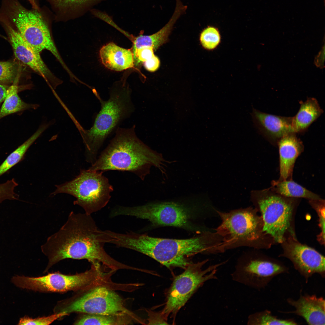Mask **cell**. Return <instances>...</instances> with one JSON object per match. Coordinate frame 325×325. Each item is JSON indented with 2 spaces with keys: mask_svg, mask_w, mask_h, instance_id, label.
<instances>
[{
  "mask_svg": "<svg viewBox=\"0 0 325 325\" xmlns=\"http://www.w3.org/2000/svg\"><path fill=\"white\" fill-rule=\"evenodd\" d=\"M296 134L294 132L289 133L277 143L279 154V180L291 179L296 160L303 151V143Z\"/></svg>",
  "mask_w": 325,
  "mask_h": 325,
  "instance_id": "ac0fdd59",
  "label": "cell"
},
{
  "mask_svg": "<svg viewBox=\"0 0 325 325\" xmlns=\"http://www.w3.org/2000/svg\"><path fill=\"white\" fill-rule=\"evenodd\" d=\"M299 104V109L292 119L293 130L296 134L305 132L323 113L317 101L314 98H308L305 102L300 101Z\"/></svg>",
  "mask_w": 325,
  "mask_h": 325,
  "instance_id": "ffe728a7",
  "label": "cell"
},
{
  "mask_svg": "<svg viewBox=\"0 0 325 325\" xmlns=\"http://www.w3.org/2000/svg\"><path fill=\"white\" fill-rule=\"evenodd\" d=\"M11 85L0 84V104L6 98Z\"/></svg>",
  "mask_w": 325,
  "mask_h": 325,
  "instance_id": "e575fe53",
  "label": "cell"
},
{
  "mask_svg": "<svg viewBox=\"0 0 325 325\" xmlns=\"http://www.w3.org/2000/svg\"><path fill=\"white\" fill-rule=\"evenodd\" d=\"M293 319H282L273 315L267 310L255 312L249 315L248 317L247 324L259 325H297Z\"/></svg>",
  "mask_w": 325,
  "mask_h": 325,
  "instance_id": "d4e9b609",
  "label": "cell"
},
{
  "mask_svg": "<svg viewBox=\"0 0 325 325\" xmlns=\"http://www.w3.org/2000/svg\"><path fill=\"white\" fill-rule=\"evenodd\" d=\"M197 200L192 197L150 202L135 206H120L117 208L116 214L146 219L156 226H172L193 230Z\"/></svg>",
  "mask_w": 325,
  "mask_h": 325,
  "instance_id": "8992f818",
  "label": "cell"
},
{
  "mask_svg": "<svg viewBox=\"0 0 325 325\" xmlns=\"http://www.w3.org/2000/svg\"><path fill=\"white\" fill-rule=\"evenodd\" d=\"M218 213L221 222L216 229L215 233L221 238L224 250L251 246L260 237V219L252 208Z\"/></svg>",
  "mask_w": 325,
  "mask_h": 325,
  "instance_id": "7c38bea8",
  "label": "cell"
},
{
  "mask_svg": "<svg viewBox=\"0 0 325 325\" xmlns=\"http://www.w3.org/2000/svg\"><path fill=\"white\" fill-rule=\"evenodd\" d=\"M53 121L43 123L36 132L12 152L0 165V176L7 172L23 158L27 150L36 140L51 125Z\"/></svg>",
  "mask_w": 325,
  "mask_h": 325,
  "instance_id": "cb8c5ba5",
  "label": "cell"
},
{
  "mask_svg": "<svg viewBox=\"0 0 325 325\" xmlns=\"http://www.w3.org/2000/svg\"><path fill=\"white\" fill-rule=\"evenodd\" d=\"M208 260L192 263L181 274L174 278L169 291L164 307L161 312L167 319L171 314H176L186 303L192 295L204 283L217 279L216 274L218 267L226 262L212 265L203 269Z\"/></svg>",
  "mask_w": 325,
  "mask_h": 325,
  "instance_id": "8fae6325",
  "label": "cell"
},
{
  "mask_svg": "<svg viewBox=\"0 0 325 325\" xmlns=\"http://www.w3.org/2000/svg\"><path fill=\"white\" fill-rule=\"evenodd\" d=\"M148 313V324H168L166 319L161 314L150 311H147Z\"/></svg>",
  "mask_w": 325,
  "mask_h": 325,
  "instance_id": "d6a6232c",
  "label": "cell"
},
{
  "mask_svg": "<svg viewBox=\"0 0 325 325\" xmlns=\"http://www.w3.org/2000/svg\"><path fill=\"white\" fill-rule=\"evenodd\" d=\"M79 293L60 301L56 306L55 313L64 312L101 314L125 313L136 316L128 310L123 299L113 290L100 285L79 291Z\"/></svg>",
  "mask_w": 325,
  "mask_h": 325,
  "instance_id": "ba28073f",
  "label": "cell"
},
{
  "mask_svg": "<svg viewBox=\"0 0 325 325\" xmlns=\"http://www.w3.org/2000/svg\"><path fill=\"white\" fill-rule=\"evenodd\" d=\"M95 94L100 102L101 110L91 127L88 130H80L87 161L92 164L97 159L98 152L107 137L119 123L130 115L134 109L128 91L113 92L107 101Z\"/></svg>",
  "mask_w": 325,
  "mask_h": 325,
  "instance_id": "5b68a950",
  "label": "cell"
},
{
  "mask_svg": "<svg viewBox=\"0 0 325 325\" xmlns=\"http://www.w3.org/2000/svg\"><path fill=\"white\" fill-rule=\"evenodd\" d=\"M288 270L277 262L246 256L238 260L231 277L235 282L260 289L265 288L274 277L287 273Z\"/></svg>",
  "mask_w": 325,
  "mask_h": 325,
  "instance_id": "4fadbf2b",
  "label": "cell"
},
{
  "mask_svg": "<svg viewBox=\"0 0 325 325\" xmlns=\"http://www.w3.org/2000/svg\"><path fill=\"white\" fill-rule=\"evenodd\" d=\"M0 23L7 29L16 57L50 82L54 88L60 85V81L54 76L47 67L40 53L29 46L20 34L11 26L5 23Z\"/></svg>",
  "mask_w": 325,
  "mask_h": 325,
  "instance_id": "5bb4252c",
  "label": "cell"
},
{
  "mask_svg": "<svg viewBox=\"0 0 325 325\" xmlns=\"http://www.w3.org/2000/svg\"><path fill=\"white\" fill-rule=\"evenodd\" d=\"M68 314L64 312L54 313L53 314L46 317L32 318L27 317L21 318L19 325H49L58 319Z\"/></svg>",
  "mask_w": 325,
  "mask_h": 325,
  "instance_id": "f1b7e54d",
  "label": "cell"
},
{
  "mask_svg": "<svg viewBox=\"0 0 325 325\" xmlns=\"http://www.w3.org/2000/svg\"><path fill=\"white\" fill-rule=\"evenodd\" d=\"M17 65L11 61H0V84L11 85L18 74Z\"/></svg>",
  "mask_w": 325,
  "mask_h": 325,
  "instance_id": "4316f807",
  "label": "cell"
},
{
  "mask_svg": "<svg viewBox=\"0 0 325 325\" xmlns=\"http://www.w3.org/2000/svg\"><path fill=\"white\" fill-rule=\"evenodd\" d=\"M31 4L33 9L40 10L35 0H27Z\"/></svg>",
  "mask_w": 325,
  "mask_h": 325,
  "instance_id": "d590c367",
  "label": "cell"
},
{
  "mask_svg": "<svg viewBox=\"0 0 325 325\" xmlns=\"http://www.w3.org/2000/svg\"><path fill=\"white\" fill-rule=\"evenodd\" d=\"M18 185L14 178L0 184V202L7 199L17 200L18 195L15 193L14 190Z\"/></svg>",
  "mask_w": 325,
  "mask_h": 325,
  "instance_id": "f546056e",
  "label": "cell"
},
{
  "mask_svg": "<svg viewBox=\"0 0 325 325\" xmlns=\"http://www.w3.org/2000/svg\"><path fill=\"white\" fill-rule=\"evenodd\" d=\"M160 62L158 57L154 55L152 57L144 63L145 68L150 72H154L159 68Z\"/></svg>",
  "mask_w": 325,
  "mask_h": 325,
  "instance_id": "836d02e7",
  "label": "cell"
},
{
  "mask_svg": "<svg viewBox=\"0 0 325 325\" xmlns=\"http://www.w3.org/2000/svg\"><path fill=\"white\" fill-rule=\"evenodd\" d=\"M270 188L283 196L292 198H303L310 200L322 199L317 195L307 189L291 179L273 181Z\"/></svg>",
  "mask_w": 325,
  "mask_h": 325,
  "instance_id": "603a6c76",
  "label": "cell"
},
{
  "mask_svg": "<svg viewBox=\"0 0 325 325\" xmlns=\"http://www.w3.org/2000/svg\"><path fill=\"white\" fill-rule=\"evenodd\" d=\"M287 301L295 310L286 313L302 317L309 325L325 324V301L323 297L301 293L298 300L288 298Z\"/></svg>",
  "mask_w": 325,
  "mask_h": 325,
  "instance_id": "e0dca14e",
  "label": "cell"
},
{
  "mask_svg": "<svg viewBox=\"0 0 325 325\" xmlns=\"http://www.w3.org/2000/svg\"><path fill=\"white\" fill-rule=\"evenodd\" d=\"M251 197L261 213L262 231L271 235L277 242L282 243L290 224L292 198L283 196L270 188L253 190L251 192Z\"/></svg>",
  "mask_w": 325,
  "mask_h": 325,
  "instance_id": "30bf717a",
  "label": "cell"
},
{
  "mask_svg": "<svg viewBox=\"0 0 325 325\" xmlns=\"http://www.w3.org/2000/svg\"><path fill=\"white\" fill-rule=\"evenodd\" d=\"M108 239L106 231L99 229L91 215L72 211L65 224L41 246L48 260L46 270L62 260L71 258L85 259L92 265L115 270L120 263L104 249Z\"/></svg>",
  "mask_w": 325,
  "mask_h": 325,
  "instance_id": "6da1fadb",
  "label": "cell"
},
{
  "mask_svg": "<svg viewBox=\"0 0 325 325\" xmlns=\"http://www.w3.org/2000/svg\"><path fill=\"white\" fill-rule=\"evenodd\" d=\"M115 243L147 255L168 268L185 269L191 263L189 257L201 253H214L217 242L213 234L204 233L186 239L153 237L130 231L118 233Z\"/></svg>",
  "mask_w": 325,
  "mask_h": 325,
  "instance_id": "7a4b0ae2",
  "label": "cell"
},
{
  "mask_svg": "<svg viewBox=\"0 0 325 325\" xmlns=\"http://www.w3.org/2000/svg\"><path fill=\"white\" fill-rule=\"evenodd\" d=\"M169 162L162 154L150 149L137 137L134 125L118 128L114 137L88 169L103 172H129L143 180L152 166L165 174L166 164Z\"/></svg>",
  "mask_w": 325,
  "mask_h": 325,
  "instance_id": "3957f363",
  "label": "cell"
},
{
  "mask_svg": "<svg viewBox=\"0 0 325 325\" xmlns=\"http://www.w3.org/2000/svg\"><path fill=\"white\" fill-rule=\"evenodd\" d=\"M45 19L40 10L27 9L18 0L2 1L0 22L15 26V30L33 50L40 53L44 50L49 51L67 70L68 68L57 49Z\"/></svg>",
  "mask_w": 325,
  "mask_h": 325,
  "instance_id": "277c9868",
  "label": "cell"
},
{
  "mask_svg": "<svg viewBox=\"0 0 325 325\" xmlns=\"http://www.w3.org/2000/svg\"><path fill=\"white\" fill-rule=\"evenodd\" d=\"M287 256L306 282L315 273L325 277V257L311 248L295 243L291 247Z\"/></svg>",
  "mask_w": 325,
  "mask_h": 325,
  "instance_id": "9a60e30c",
  "label": "cell"
},
{
  "mask_svg": "<svg viewBox=\"0 0 325 325\" xmlns=\"http://www.w3.org/2000/svg\"><path fill=\"white\" fill-rule=\"evenodd\" d=\"M107 0H51L54 5L62 10H87Z\"/></svg>",
  "mask_w": 325,
  "mask_h": 325,
  "instance_id": "484cf974",
  "label": "cell"
},
{
  "mask_svg": "<svg viewBox=\"0 0 325 325\" xmlns=\"http://www.w3.org/2000/svg\"><path fill=\"white\" fill-rule=\"evenodd\" d=\"M103 172L82 170L76 178L69 181L56 186L51 194L67 193L74 196V205L82 207L85 213L91 215L104 208L109 202L113 190Z\"/></svg>",
  "mask_w": 325,
  "mask_h": 325,
  "instance_id": "52a82bcc",
  "label": "cell"
},
{
  "mask_svg": "<svg viewBox=\"0 0 325 325\" xmlns=\"http://www.w3.org/2000/svg\"><path fill=\"white\" fill-rule=\"evenodd\" d=\"M250 114L258 132L272 144H277L284 135L294 132L292 117L270 114L262 112L253 107Z\"/></svg>",
  "mask_w": 325,
  "mask_h": 325,
  "instance_id": "2e32d148",
  "label": "cell"
},
{
  "mask_svg": "<svg viewBox=\"0 0 325 325\" xmlns=\"http://www.w3.org/2000/svg\"><path fill=\"white\" fill-rule=\"evenodd\" d=\"M101 270L92 265L90 270L74 275L54 273L37 277L17 276L12 280L20 287L40 292L78 291L101 285L104 279Z\"/></svg>",
  "mask_w": 325,
  "mask_h": 325,
  "instance_id": "9c48e42d",
  "label": "cell"
},
{
  "mask_svg": "<svg viewBox=\"0 0 325 325\" xmlns=\"http://www.w3.org/2000/svg\"><path fill=\"white\" fill-rule=\"evenodd\" d=\"M317 205L319 217V224L321 230L320 238L324 243L325 240V209L324 204L323 205V200H312Z\"/></svg>",
  "mask_w": 325,
  "mask_h": 325,
  "instance_id": "1f68e13d",
  "label": "cell"
},
{
  "mask_svg": "<svg viewBox=\"0 0 325 325\" xmlns=\"http://www.w3.org/2000/svg\"><path fill=\"white\" fill-rule=\"evenodd\" d=\"M220 35L216 28L209 26L201 33L200 39L202 46L205 48L212 50L216 48L220 41Z\"/></svg>",
  "mask_w": 325,
  "mask_h": 325,
  "instance_id": "83f0119b",
  "label": "cell"
},
{
  "mask_svg": "<svg viewBox=\"0 0 325 325\" xmlns=\"http://www.w3.org/2000/svg\"><path fill=\"white\" fill-rule=\"evenodd\" d=\"M141 323L137 316L122 313L112 314H85L74 323L77 325H128L132 324L134 321Z\"/></svg>",
  "mask_w": 325,
  "mask_h": 325,
  "instance_id": "44dd1931",
  "label": "cell"
},
{
  "mask_svg": "<svg viewBox=\"0 0 325 325\" xmlns=\"http://www.w3.org/2000/svg\"><path fill=\"white\" fill-rule=\"evenodd\" d=\"M133 50L134 65H140L154 55L152 47H144Z\"/></svg>",
  "mask_w": 325,
  "mask_h": 325,
  "instance_id": "4dcf8cb0",
  "label": "cell"
},
{
  "mask_svg": "<svg viewBox=\"0 0 325 325\" xmlns=\"http://www.w3.org/2000/svg\"><path fill=\"white\" fill-rule=\"evenodd\" d=\"M99 54L102 63L109 69L120 71L134 66L132 52L113 43H110L103 46L100 50Z\"/></svg>",
  "mask_w": 325,
  "mask_h": 325,
  "instance_id": "d6986e66",
  "label": "cell"
},
{
  "mask_svg": "<svg viewBox=\"0 0 325 325\" xmlns=\"http://www.w3.org/2000/svg\"><path fill=\"white\" fill-rule=\"evenodd\" d=\"M19 74L10 85L8 92L0 109V120L8 115L25 111L37 109V104H29L23 101L18 94Z\"/></svg>",
  "mask_w": 325,
  "mask_h": 325,
  "instance_id": "7402d4cb",
  "label": "cell"
}]
</instances>
